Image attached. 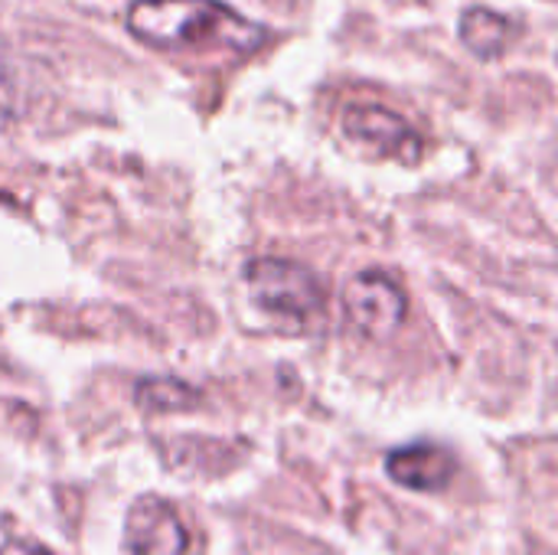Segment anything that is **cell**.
I'll use <instances>...</instances> for the list:
<instances>
[{"instance_id": "6", "label": "cell", "mask_w": 558, "mask_h": 555, "mask_svg": "<svg viewBox=\"0 0 558 555\" xmlns=\"http://www.w3.org/2000/svg\"><path fill=\"white\" fill-rule=\"evenodd\" d=\"M386 471L396 484H402L409 491L435 494V491L448 487V481L454 474V458L438 445H409L386 458Z\"/></svg>"}, {"instance_id": "8", "label": "cell", "mask_w": 558, "mask_h": 555, "mask_svg": "<svg viewBox=\"0 0 558 555\" xmlns=\"http://www.w3.org/2000/svg\"><path fill=\"white\" fill-rule=\"evenodd\" d=\"M0 555H49L43 546L36 543H23V540H13V543H3Z\"/></svg>"}, {"instance_id": "2", "label": "cell", "mask_w": 558, "mask_h": 555, "mask_svg": "<svg viewBox=\"0 0 558 555\" xmlns=\"http://www.w3.org/2000/svg\"><path fill=\"white\" fill-rule=\"evenodd\" d=\"M252 301L288 330H311L327 314L324 285L317 275L288 258H255L245 268Z\"/></svg>"}, {"instance_id": "9", "label": "cell", "mask_w": 558, "mask_h": 555, "mask_svg": "<svg viewBox=\"0 0 558 555\" xmlns=\"http://www.w3.org/2000/svg\"><path fill=\"white\" fill-rule=\"evenodd\" d=\"M0 105H3V85H0Z\"/></svg>"}, {"instance_id": "1", "label": "cell", "mask_w": 558, "mask_h": 555, "mask_svg": "<svg viewBox=\"0 0 558 555\" xmlns=\"http://www.w3.org/2000/svg\"><path fill=\"white\" fill-rule=\"evenodd\" d=\"M128 29L154 49L199 56H248L268 39L265 26L219 0H134L128 10Z\"/></svg>"}, {"instance_id": "5", "label": "cell", "mask_w": 558, "mask_h": 555, "mask_svg": "<svg viewBox=\"0 0 558 555\" xmlns=\"http://www.w3.org/2000/svg\"><path fill=\"white\" fill-rule=\"evenodd\" d=\"M343 304H347V314L356 324V330H363L373 340L392 337L405 321V294L399 291V285L392 278H386L379 272H363V275L350 278Z\"/></svg>"}, {"instance_id": "3", "label": "cell", "mask_w": 558, "mask_h": 555, "mask_svg": "<svg viewBox=\"0 0 558 555\" xmlns=\"http://www.w3.org/2000/svg\"><path fill=\"white\" fill-rule=\"evenodd\" d=\"M343 134L369 154L402 164H418L425 150L418 131L383 105H350L343 111Z\"/></svg>"}, {"instance_id": "4", "label": "cell", "mask_w": 558, "mask_h": 555, "mask_svg": "<svg viewBox=\"0 0 558 555\" xmlns=\"http://www.w3.org/2000/svg\"><path fill=\"white\" fill-rule=\"evenodd\" d=\"M124 550L131 555H196L193 533L173 504L141 497L124 520Z\"/></svg>"}, {"instance_id": "7", "label": "cell", "mask_w": 558, "mask_h": 555, "mask_svg": "<svg viewBox=\"0 0 558 555\" xmlns=\"http://www.w3.org/2000/svg\"><path fill=\"white\" fill-rule=\"evenodd\" d=\"M513 33H517V23L510 16H504V13H497V10H487V7H474L461 20V39L481 59L500 56L510 46Z\"/></svg>"}]
</instances>
